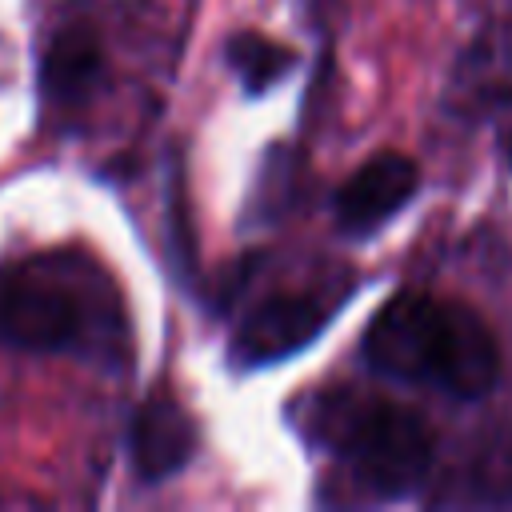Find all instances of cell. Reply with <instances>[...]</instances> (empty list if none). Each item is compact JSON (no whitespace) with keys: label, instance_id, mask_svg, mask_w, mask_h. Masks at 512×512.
<instances>
[{"label":"cell","instance_id":"6","mask_svg":"<svg viewBox=\"0 0 512 512\" xmlns=\"http://www.w3.org/2000/svg\"><path fill=\"white\" fill-rule=\"evenodd\" d=\"M196 420L188 416V408L180 400H172L168 392H152L148 400L136 404L132 424H128V456H132V472L144 484H160L168 476H176L180 468H188V460L196 456Z\"/></svg>","mask_w":512,"mask_h":512},{"label":"cell","instance_id":"8","mask_svg":"<svg viewBox=\"0 0 512 512\" xmlns=\"http://www.w3.org/2000/svg\"><path fill=\"white\" fill-rule=\"evenodd\" d=\"M224 56H228V68L236 72V80L244 84V92H252V96L280 84L296 64L292 48H284V44L260 36V32H236L228 40Z\"/></svg>","mask_w":512,"mask_h":512},{"label":"cell","instance_id":"7","mask_svg":"<svg viewBox=\"0 0 512 512\" xmlns=\"http://www.w3.org/2000/svg\"><path fill=\"white\" fill-rule=\"evenodd\" d=\"M104 76V48L88 24H68L52 36L40 60V88L52 104H84Z\"/></svg>","mask_w":512,"mask_h":512},{"label":"cell","instance_id":"4","mask_svg":"<svg viewBox=\"0 0 512 512\" xmlns=\"http://www.w3.org/2000/svg\"><path fill=\"white\" fill-rule=\"evenodd\" d=\"M328 304L308 296V292H280L260 300L236 328L232 336V360L240 368H268L300 348H308L324 324H328Z\"/></svg>","mask_w":512,"mask_h":512},{"label":"cell","instance_id":"1","mask_svg":"<svg viewBox=\"0 0 512 512\" xmlns=\"http://www.w3.org/2000/svg\"><path fill=\"white\" fill-rule=\"evenodd\" d=\"M360 352L376 376L436 388L452 400H480L500 380V348L480 312L424 292L388 300Z\"/></svg>","mask_w":512,"mask_h":512},{"label":"cell","instance_id":"10","mask_svg":"<svg viewBox=\"0 0 512 512\" xmlns=\"http://www.w3.org/2000/svg\"><path fill=\"white\" fill-rule=\"evenodd\" d=\"M472 500L480 504H512V432L492 440L472 464Z\"/></svg>","mask_w":512,"mask_h":512},{"label":"cell","instance_id":"9","mask_svg":"<svg viewBox=\"0 0 512 512\" xmlns=\"http://www.w3.org/2000/svg\"><path fill=\"white\" fill-rule=\"evenodd\" d=\"M468 76L476 80V92L488 100L492 116L512 132V32L484 36L468 60Z\"/></svg>","mask_w":512,"mask_h":512},{"label":"cell","instance_id":"3","mask_svg":"<svg viewBox=\"0 0 512 512\" xmlns=\"http://www.w3.org/2000/svg\"><path fill=\"white\" fill-rule=\"evenodd\" d=\"M324 424L348 476L376 500L412 496L432 472L436 436L408 404L388 396H340L324 412Z\"/></svg>","mask_w":512,"mask_h":512},{"label":"cell","instance_id":"5","mask_svg":"<svg viewBox=\"0 0 512 512\" xmlns=\"http://www.w3.org/2000/svg\"><path fill=\"white\" fill-rule=\"evenodd\" d=\"M420 188V168L404 152H376L368 156L340 188H336V224L348 236H368L384 228Z\"/></svg>","mask_w":512,"mask_h":512},{"label":"cell","instance_id":"2","mask_svg":"<svg viewBox=\"0 0 512 512\" xmlns=\"http://www.w3.org/2000/svg\"><path fill=\"white\" fill-rule=\"evenodd\" d=\"M80 260L36 256L0 272V344L16 352H116L124 316H112L104 280L80 284Z\"/></svg>","mask_w":512,"mask_h":512}]
</instances>
